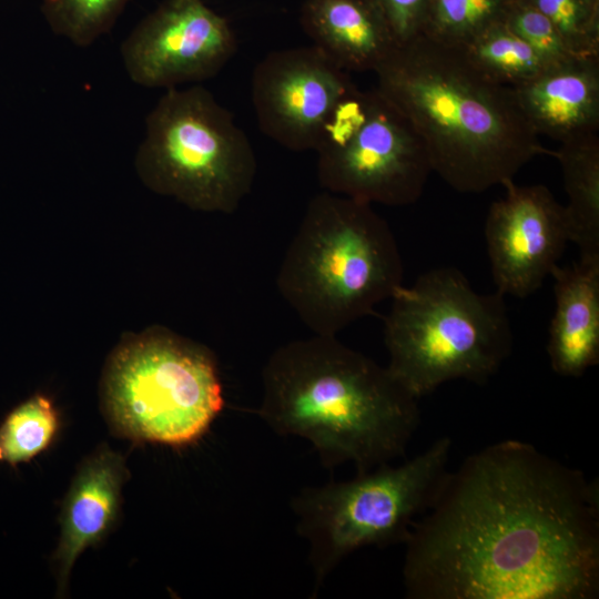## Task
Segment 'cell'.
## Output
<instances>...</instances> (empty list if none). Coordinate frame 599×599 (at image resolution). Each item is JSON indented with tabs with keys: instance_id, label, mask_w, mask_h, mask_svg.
I'll use <instances>...</instances> for the list:
<instances>
[{
	"instance_id": "18",
	"label": "cell",
	"mask_w": 599,
	"mask_h": 599,
	"mask_svg": "<svg viewBox=\"0 0 599 599\" xmlns=\"http://www.w3.org/2000/svg\"><path fill=\"white\" fill-rule=\"evenodd\" d=\"M456 47L485 77L511 88L528 82L548 68L504 21Z\"/></svg>"
},
{
	"instance_id": "19",
	"label": "cell",
	"mask_w": 599,
	"mask_h": 599,
	"mask_svg": "<svg viewBox=\"0 0 599 599\" xmlns=\"http://www.w3.org/2000/svg\"><path fill=\"white\" fill-rule=\"evenodd\" d=\"M514 0H430L423 35L449 45H461L504 21Z\"/></svg>"
},
{
	"instance_id": "6",
	"label": "cell",
	"mask_w": 599,
	"mask_h": 599,
	"mask_svg": "<svg viewBox=\"0 0 599 599\" xmlns=\"http://www.w3.org/2000/svg\"><path fill=\"white\" fill-rule=\"evenodd\" d=\"M101 395L120 435L173 447L199 440L224 406L213 353L161 326L126 336L114 348Z\"/></svg>"
},
{
	"instance_id": "9",
	"label": "cell",
	"mask_w": 599,
	"mask_h": 599,
	"mask_svg": "<svg viewBox=\"0 0 599 599\" xmlns=\"http://www.w3.org/2000/svg\"><path fill=\"white\" fill-rule=\"evenodd\" d=\"M315 151L325 191L372 205L417 202L433 172L412 124L375 88L344 98Z\"/></svg>"
},
{
	"instance_id": "10",
	"label": "cell",
	"mask_w": 599,
	"mask_h": 599,
	"mask_svg": "<svg viewBox=\"0 0 599 599\" xmlns=\"http://www.w3.org/2000/svg\"><path fill=\"white\" fill-rule=\"evenodd\" d=\"M236 50L230 22L204 0H164L135 26L120 53L132 82L167 90L214 77Z\"/></svg>"
},
{
	"instance_id": "8",
	"label": "cell",
	"mask_w": 599,
	"mask_h": 599,
	"mask_svg": "<svg viewBox=\"0 0 599 599\" xmlns=\"http://www.w3.org/2000/svg\"><path fill=\"white\" fill-rule=\"evenodd\" d=\"M450 449V438L440 437L398 466L384 464L351 480L308 487L292 499L297 534L308 542L315 589L357 549L405 544L448 473Z\"/></svg>"
},
{
	"instance_id": "15",
	"label": "cell",
	"mask_w": 599,
	"mask_h": 599,
	"mask_svg": "<svg viewBox=\"0 0 599 599\" xmlns=\"http://www.w3.org/2000/svg\"><path fill=\"white\" fill-rule=\"evenodd\" d=\"M126 477L122 456L106 446L100 447L79 468L64 500L54 556L61 589L79 555L99 542L113 525Z\"/></svg>"
},
{
	"instance_id": "13",
	"label": "cell",
	"mask_w": 599,
	"mask_h": 599,
	"mask_svg": "<svg viewBox=\"0 0 599 599\" xmlns=\"http://www.w3.org/2000/svg\"><path fill=\"white\" fill-rule=\"evenodd\" d=\"M537 135L560 142L599 130V55H575L514 88Z\"/></svg>"
},
{
	"instance_id": "24",
	"label": "cell",
	"mask_w": 599,
	"mask_h": 599,
	"mask_svg": "<svg viewBox=\"0 0 599 599\" xmlns=\"http://www.w3.org/2000/svg\"><path fill=\"white\" fill-rule=\"evenodd\" d=\"M397 44L419 35L430 0H373Z\"/></svg>"
},
{
	"instance_id": "2",
	"label": "cell",
	"mask_w": 599,
	"mask_h": 599,
	"mask_svg": "<svg viewBox=\"0 0 599 599\" xmlns=\"http://www.w3.org/2000/svg\"><path fill=\"white\" fill-rule=\"evenodd\" d=\"M373 72L375 89L423 141L432 171L460 193L505 186L548 152L514 88L485 77L459 47L419 34Z\"/></svg>"
},
{
	"instance_id": "17",
	"label": "cell",
	"mask_w": 599,
	"mask_h": 599,
	"mask_svg": "<svg viewBox=\"0 0 599 599\" xmlns=\"http://www.w3.org/2000/svg\"><path fill=\"white\" fill-rule=\"evenodd\" d=\"M547 154L560 164L568 196L570 242L580 257H599V138L588 134L560 142Z\"/></svg>"
},
{
	"instance_id": "23",
	"label": "cell",
	"mask_w": 599,
	"mask_h": 599,
	"mask_svg": "<svg viewBox=\"0 0 599 599\" xmlns=\"http://www.w3.org/2000/svg\"><path fill=\"white\" fill-rule=\"evenodd\" d=\"M504 22L548 68L575 57L554 24L541 12L521 0L512 1Z\"/></svg>"
},
{
	"instance_id": "14",
	"label": "cell",
	"mask_w": 599,
	"mask_h": 599,
	"mask_svg": "<svg viewBox=\"0 0 599 599\" xmlns=\"http://www.w3.org/2000/svg\"><path fill=\"white\" fill-rule=\"evenodd\" d=\"M555 312L547 353L552 370L580 377L599 363V257L555 266Z\"/></svg>"
},
{
	"instance_id": "11",
	"label": "cell",
	"mask_w": 599,
	"mask_h": 599,
	"mask_svg": "<svg viewBox=\"0 0 599 599\" xmlns=\"http://www.w3.org/2000/svg\"><path fill=\"white\" fill-rule=\"evenodd\" d=\"M355 88L318 48L270 52L254 68L251 94L261 131L295 152L316 150L328 121Z\"/></svg>"
},
{
	"instance_id": "5",
	"label": "cell",
	"mask_w": 599,
	"mask_h": 599,
	"mask_svg": "<svg viewBox=\"0 0 599 599\" xmlns=\"http://www.w3.org/2000/svg\"><path fill=\"white\" fill-rule=\"evenodd\" d=\"M390 300L387 368L418 399L450 380L485 383L511 353L505 296L478 293L455 267L427 271Z\"/></svg>"
},
{
	"instance_id": "21",
	"label": "cell",
	"mask_w": 599,
	"mask_h": 599,
	"mask_svg": "<svg viewBox=\"0 0 599 599\" xmlns=\"http://www.w3.org/2000/svg\"><path fill=\"white\" fill-rule=\"evenodd\" d=\"M131 0H41L51 31L85 48L108 33Z\"/></svg>"
},
{
	"instance_id": "4",
	"label": "cell",
	"mask_w": 599,
	"mask_h": 599,
	"mask_svg": "<svg viewBox=\"0 0 599 599\" xmlns=\"http://www.w3.org/2000/svg\"><path fill=\"white\" fill-rule=\"evenodd\" d=\"M404 280L388 223L372 204L315 195L281 263V296L316 335L336 336L390 300Z\"/></svg>"
},
{
	"instance_id": "12",
	"label": "cell",
	"mask_w": 599,
	"mask_h": 599,
	"mask_svg": "<svg viewBox=\"0 0 599 599\" xmlns=\"http://www.w3.org/2000/svg\"><path fill=\"white\" fill-rule=\"evenodd\" d=\"M495 201L485 223V238L496 291L526 298L558 265L570 231L565 205L542 185L510 182Z\"/></svg>"
},
{
	"instance_id": "1",
	"label": "cell",
	"mask_w": 599,
	"mask_h": 599,
	"mask_svg": "<svg viewBox=\"0 0 599 599\" xmlns=\"http://www.w3.org/2000/svg\"><path fill=\"white\" fill-rule=\"evenodd\" d=\"M413 599H593L599 485L506 439L447 473L405 541Z\"/></svg>"
},
{
	"instance_id": "7",
	"label": "cell",
	"mask_w": 599,
	"mask_h": 599,
	"mask_svg": "<svg viewBox=\"0 0 599 599\" xmlns=\"http://www.w3.org/2000/svg\"><path fill=\"white\" fill-rule=\"evenodd\" d=\"M134 166L154 193L194 211L224 214L238 209L257 171L247 135L203 87L167 89L158 100Z\"/></svg>"
},
{
	"instance_id": "20",
	"label": "cell",
	"mask_w": 599,
	"mask_h": 599,
	"mask_svg": "<svg viewBox=\"0 0 599 599\" xmlns=\"http://www.w3.org/2000/svg\"><path fill=\"white\" fill-rule=\"evenodd\" d=\"M58 415L45 396L35 395L16 407L0 426V461L16 466L41 453L58 429Z\"/></svg>"
},
{
	"instance_id": "16",
	"label": "cell",
	"mask_w": 599,
	"mask_h": 599,
	"mask_svg": "<svg viewBox=\"0 0 599 599\" xmlns=\"http://www.w3.org/2000/svg\"><path fill=\"white\" fill-rule=\"evenodd\" d=\"M301 24L345 71H374L397 45L373 0H304Z\"/></svg>"
},
{
	"instance_id": "22",
	"label": "cell",
	"mask_w": 599,
	"mask_h": 599,
	"mask_svg": "<svg viewBox=\"0 0 599 599\" xmlns=\"http://www.w3.org/2000/svg\"><path fill=\"white\" fill-rule=\"evenodd\" d=\"M541 12L575 55H599V0H521Z\"/></svg>"
},
{
	"instance_id": "3",
	"label": "cell",
	"mask_w": 599,
	"mask_h": 599,
	"mask_svg": "<svg viewBox=\"0 0 599 599\" xmlns=\"http://www.w3.org/2000/svg\"><path fill=\"white\" fill-rule=\"evenodd\" d=\"M256 410L278 435L309 441L325 467L357 474L404 456L419 425L418 398L392 373L336 336L281 345L262 372Z\"/></svg>"
}]
</instances>
